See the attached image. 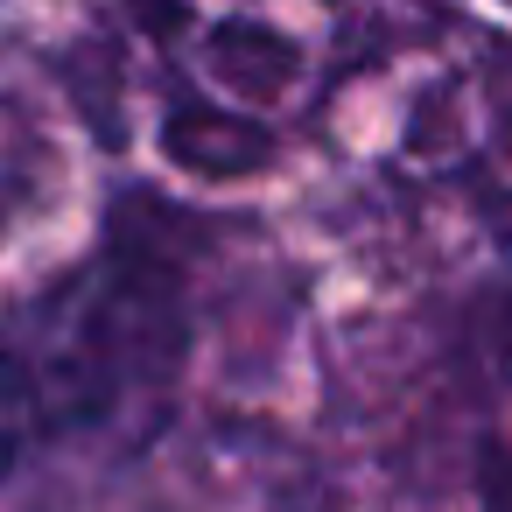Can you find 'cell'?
<instances>
[{
    "instance_id": "1",
    "label": "cell",
    "mask_w": 512,
    "mask_h": 512,
    "mask_svg": "<svg viewBox=\"0 0 512 512\" xmlns=\"http://www.w3.org/2000/svg\"><path fill=\"white\" fill-rule=\"evenodd\" d=\"M29 428H36V386H29V365H22L8 344H0V470L22 456Z\"/></svg>"
}]
</instances>
